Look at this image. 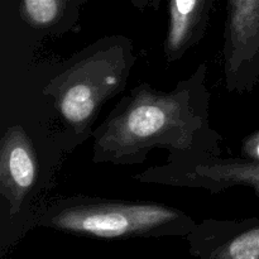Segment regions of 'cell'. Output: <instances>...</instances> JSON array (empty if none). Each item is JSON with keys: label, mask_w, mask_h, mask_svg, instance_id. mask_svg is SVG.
<instances>
[{"label": "cell", "mask_w": 259, "mask_h": 259, "mask_svg": "<svg viewBox=\"0 0 259 259\" xmlns=\"http://www.w3.org/2000/svg\"><path fill=\"white\" fill-rule=\"evenodd\" d=\"M210 108L206 62L169 91L138 83L93 131L91 161L137 166L153 149L167 151V161L223 156L224 138L210 123Z\"/></svg>", "instance_id": "obj_1"}, {"label": "cell", "mask_w": 259, "mask_h": 259, "mask_svg": "<svg viewBox=\"0 0 259 259\" xmlns=\"http://www.w3.org/2000/svg\"><path fill=\"white\" fill-rule=\"evenodd\" d=\"M136 61L131 38L104 35L71 56L46 83L42 94L77 143L91 136L104 105L125 90Z\"/></svg>", "instance_id": "obj_2"}, {"label": "cell", "mask_w": 259, "mask_h": 259, "mask_svg": "<svg viewBox=\"0 0 259 259\" xmlns=\"http://www.w3.org/2000/svg\"><path fill=\"white\" fill-rule=\"evenodd\" d=\"M38 227L98 239L186 238L196 220L181 209L157 202H136L105 197H58L42 207Z\"/></svg>", "instance_id": "obj_3"}, {"label": "cell", "mask_w": 259, "mask_h": 259, "mask_svg": "<svg viewBox=\"0 0 259 259\" xmlns=\"http://www.w3.org/2000/svg\"><path fill=\"white\" fill-rule=\"evenodd\" d=\"M133 180L144 185L202 190L209 194L243 187L259 196V161L224 156L166 161L138 172Z\"/></svg>", "instance_id": "obj_4"}, {"label": "cell", "mask_w": 259, "mask_h": 259, "mask_svg": "<svg viewBox=\"0 0 259 259\" xmlns=\"http://www.w3.org/2000/svg\"><path fill=\"white\" fill-rule=\"evenodd\" d=\"M222 58L229 93L254 90L259 83V0H228Z\"/></svg>", "instance_id": "obj_5"}, {"label": "cell", "mask_w": 259, "mask_h": 259, "mask_svg": "<svg viewBox=\"0 0 259 259\" xmlns=\"http://www.w3.org/2000/svg\"><path fill=\"white\" fill-rule=\"evenodd\" d=\"M185 239L200 259H259V218L202 219Z\"/></svg>", "instance_id": "obj_6"}, {"label": "cell", "mask_w": 259, "mask_h": 259, "mask_svg": "<svg viewBox=\"0 0 259 259\" xmlns=\"http://www.w3.org/2000/svg\"><path fill=\"white\" fill-rule=\"evenodd\" d=\"M37 176L38 161L32 139L22 125L9 126L0 144V194L12 214L20 211Z\"/></svg>", "instance_id": "obj_7"}, {"label": "cell", "mask_w": 259, "mask_h": 259, "mask_svg": "<svg viewBox=\"0 0 259 259\" xmlns=\"http://www.w3.org/2000/svg\"><path fill=\"white\" fill-rule=\"evenodd\" d=\"M217 0H168V28L163 42L167 62L181 60L204 39Z\"/></svg>", "instance_id": "obj_8"}, {"label": "cell", "mask_w": 259, "mask_h": 259, "mask_svg": "<svg viewBox=\"0 0 259 259\" xmlns=\"http://www.w3.org/2000/svg\"><path fill=\"white\" fill-rule=\"evenodd\" d=\"M88 0H20V17L34 29L62 34L78 29L81 8Z\"/></svg>", "instance_id": "obj_9"}, {"label": "cell", "mask_w": 259, "mask_h": 259, "mask_svg": "<svg viewBox=\"0 0 259 259\" xmlns=\"http://www.w3.org/2000/svg\"><path fill=\"white\" fill-rule=\"evenodd\" d=\"M240 154L245 158L259 161V129L243 139Z\"/></svg>", "instance_id": "obj_10"}, {"label": "cell", "mask_w": 259, "mask_h": 259, "mask_svg": "<svg viewBox=\"0 0 259 259\" xmlns=\"http://www.w3.org/2000/svg\"><path fill=\"white\" fill-rule=\"evenodd\" d=\"M129 2H131L132 5L138 10H158L162 4V0H129Z\"/></svg>", "instance_id": "obj_11"}]
</instances>
